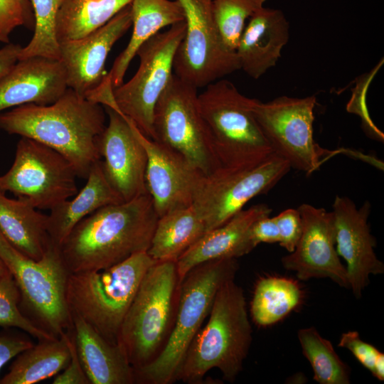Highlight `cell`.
<instances>
[{"mask_svg":"<svg viewBox=\"0 0 384 384\" xmlns=\"http://www.w3.org/2000/svg\"><path fill=\"white\" fill-rule=\"evenodd\" d=\"M301 290L292 279L267 277L260 279L254 291L251 315L259 326L276 324L300 303Z\"/></svg>","mask_w":384,"mask_h":384,"instance_id":"cell-30","label":"cell"},{"mask_svg":"<svg viewBox=\"0 0 384 384\" xmlns=\"http://www.w3.org/2000/svg\"><path fill=\"white\" fill-rule=\"evenodd\" d=\"M206 233L192 205L171 210L159 217L146 252L156 262H176Z\"/></svg>","mask_w":384,"mask_h":384,"instance_id":"cell-27","label":"cell"},{"mask_svg":"<svg viewBox=\"0 0 384 384\" xmlns=\"http://www.w3.org/2000/svg\"><path fill=\"white\" fill-rule=\"evenodd\" d=\"M208 317L186 353L177 380L203 383L206 374L218 368L232 383L242 370L252 343V326L244 292L234 279L219 288Z\"/></svg>","mask_w":384,"mask_h":384,"instance_id":"cell-3","label":"cell"},{"mask_svg":"<svg viewBox=\"0 0 384 384\" xmlns=\"http://www.w3.org/2000/svg\"><path fill=\"white\" fill-rule=\"evenodd\" d=\"M249 238L253 248L263 242L279 243V233L274 218L266 215L257 220L250 228Z\"/></svg>","mask_w":384,"mask_h":384,"instance_id":"cell-39","label":"cell"},{"mask_svg":"<svg viewBox=\"0 0 384 384\" xmlns=\"http://www.w3.org/2000/svg\"><path fill=\"white\" fill-rule=\"evenodd\" d=\"M70 332L60 338L38 341L20 353L0 384H33L58 375L71 358Z\"/></svg>","mask_w":384,"mask_h":384,"instance_id":"cell-28","label":"cell"},{"mask_svg":"<svg viewBox=\"0 0 384 384\" xmlns=\"http://www.w3.org/2000/svg\"><path fill=\"white\" fill-rule=\"evenodd\" d=\"M132 23L129 4L88 35L59 43L60 60L69 88L85 98L98 89L107 74L105 65L110 51Z\"/></svg>","mask_w":384,"mask_h":384,"instance_id":"cell-18","label":"cell"},{"mask_svg":"<svg viewBox=\"0 0 384 384\" xmlns=\"http://www.w3.org/2000/svg\"><path fill=\"white\" fill-rule=\"evenodd\" d=\"M33 345L31 341L20 336L9 334H0V370L11 358Z\"/></svg>","mask_w":384,"mask_h":384,"instance_id":"cell-40","label":"cell"},{"mask_svg":"<svg viewBox=\"0 0 384 384\" xmlns=\"http://www.w3.org/2000/svg\"><path fill=\"white\" fill-rule=\"evenodd\" d=\"M130 122L146 152V188L158 216L192 205L204 174L177 151L144 136Z\"/></svg>","mask_w":384,"mask_h":384,"instance_id":"cell-19","label":"cell"},{"mask_svg":"<svg viewBox=\"0 0 384 384\" xmlns=\"http://www.w3.org/2000/svg\"><path fill=\"white\" fill-rule=\"evenodd\" d=\"M267 0H212L214 22L225 46L235 50L249 19Z\"/></svg>","mask_w":384,"mask_h":384,"instance_id":"cell-33","label":"cell"},{"mask_svg":"<svg viewBox=\"0 0 384 384\" xmlns=\"http://www.w3.org/2000/svg\"><path fill=\"white\" fill-rule=\"evenodd\" d=\"M78 358L90 384H133L134 370L118 344L107 341L71 313Z\"/></svg>","mask_w":384,"mask_h":384,"instance_id":"cell-23","label":"cell"},{"mask_svg":"<svg viewBox=\"0 0 384 384\" xmlns=\"http://www.w3.org/2000/svg\"><path fill=\"white\" fill-rule=\"evenodd\" d=\"M68 88L60 60L42 56L18 60L0 80V112L28 103L50 105Z\"/></svg>","mask_w":384,"mask_h":384,"instance_id":"cell-20","label":"cell"},{"mask_svg":"<svg viewBox=\"0 0 384 384\" xmlns=\"http://www.w3.org/2000/svg\"><path fill=\"white\" fill-rule=\"evenodd\" d=\"M297 209L302 231L294 251L282 258L284 268L294 272L301 280L329 278L348 289L346 268L336 250L332 212L308 203Z\"/></svg>","mask_w":384,"mask_h":384,"instance_id":"cell-16","label":"cell"},{"mask_svg":"<svg viewBox=\"0 0 384 384\" xmlns=\"http://www.w3.org/2000/svg\"><path fill=\"white\" fill-rule=\"evenodd\" d=\"M48 215L38 212L23 198L6 196L0 189V230L19 251L40 260L51 245Z\"/></svg>","mask_w":384,"mask_h":384,"instance_id":"cell-26","label":"cell"},{"mask_svg":"<svg viewBox=\"0 0 384 384\" xmlns=\"http://www.w3.org/2000/svg\"><path fill=\"white\" fill-rule=\"evenodd\" d=\"M298 339L304 356L309 362L314 380L319 384H348L350 369L340 358L331 341L314 326L299 330Z\"/></svg>","mask_w":384,"mask_h":384,"instance_id":"cell-31","label":"cell"},{"mask_svg":"<svg viewBox=\"0 0 384 384\" xmlns=\"http://www.w3.org/2000/svg\"><path fill=\"white\" fill-rule=\"evenodd\" d=\"M202 116L221 167H253L274 154L254 115L252 98L227 80H218L198 95Z\"/></svg>","mask_w":384,"mask_h":384,"instance_id":"cell-7","label":"cell"},{"mask_svg":"<svg viewBox=\"0 0 384 384\" xmlns=\"http://www.w3.org/2000/svg\"><path fill=\"white\" fill-rule=\"evenodd\" d=\"M21 48L20 45L10 42L0 48V80L18 62Z\"/></svg>","mask_w":384,"mask_h":384,"instance_id":"cell-41","label":"cell"},{"mask_svg":"<svg viewBox=\"0 0 384 384\" xmlns=\"http://www.w3.org/2000/svg\"><path fill=\"white\" fill-rule=\"evenodd\" d=\"M197 90L173 75L154 108V140L177 151L208 175L221 165L200 110Z\"/></svg>","mask_w":384,"mask_h":384,"instance_id":"cell-10","label":"cell"},{"mask_svg":"<svg viewBox=\"0 0 384 384\" xmlns=\"http://www.w3.org/2000/svg\"><path fill=\"white\" fill-rule=\"evenodd\" d=\"M186 31L185 20L159 32L138 49L139 65L134 75L113 89L115 107L128 117L146 137L155 139L154 113L156 104L174 73L176 49Z\"/></svg>","mask_w":384,"mask_h":384,"instance_id":"cell-9","label":"cell"},{"mask_svg":"<svg viewBox=\"0 0 384 384\" xmlns=\"http://www.w3.org/2000/svg\"><path fill=\"white\" fill-rule=\"evenodd\" d=\"M72 330L69 336L70 360L63 371L55 377L53 384H90L78 358Z\"/></svg>","mask_w":384,"mask_h":384,"instance_id":"cell-38","label":"cell"},{"mask_svg":"<svg viewBox=\"0 0 384 384\" xmlns=\"http://www.w3.org/2000/svg\"><path fill=\"white\" fill-rule=\"evenodd\" d=\"M20 299L19 289L11 274L1 278L0 279V326L18 328L38 341L55 338L35 326L21 313L19 308Z\"/></svg>","mask_w":384,"mask_h":384,"instance_id":"cell-34","label":"cell"},{"mask_svg":"<svg viewBox=\"0 0 384 384\" xmlns=\"http://www.w3.org/2000/svg\"><path fill=\"white\" fill-rule=\"evenodd\" d=\"M0 259L19 289V308L28 319L55 338L73 329L65 298L70 272L60 248L51 245L36 261L15 247L0 230Z\"/></svg>","mask_w":384,"mask_h":384,"instance_id":"cell-8","label":"cell"},{"mask_svg":"<svg viewBox=\"0 0 384 384\" xmlns=\"http://www.w3.org/2000/svg\"><path fill=\"white\" fill-rule=\"evenodd\" d=\"M105 126L102 105L69 87L50 105L28 103L0 112V129L55 149L83 178L101 159L97 139Z\"/></svg>","mask_w":384,"mask_h":384,"instance_id":"cell-1","label":"cell"},{"mask_svg":"<svg viewBox=\"0 0 384 384\" xmlns=\"http://www.w3.org/2000/svg\"><path fill=\"white\" fill-rule=\"evenodd\" d=\"M273 218L279 230V245L292 252L302 231V221L299 210L288 208Z\"/></svg>","mask_w":384,"mask_h":384,"instance_id":"cell-37","label":"cell"},{"mask_svg":"<svg viewBox=\"0 0 384 384\" xmlns=\"http://www.w3.org/2000/svg\"><path fill=\"white\" fill-rule=\"evenodd\" d=\"M181 281L176 262H156L144 274L125 314L117 344L133 370L152 361L171 331Z\"/></svg>","mask_w":384,"mask_h":384,"instance_id":"cell-5","label":"cell"},{"mask_svg":"<svg viewBox=\"0 0 384 384\" xmlns=\"http://www.w3.org/2000/svg\"><path fill=\"white\" fill-rule=\"evenodd\" d=\"M275 153L250 168H219L203 175L192 206L204 221L206 232L226 223L255 196L267 193L290 171Z\"/></svg>","mask_w":384,"mask_h":384,"instance_id":"cell-13","label":"cell"},{"mask_svg":"<svg viewBox=\"0 0 384 384\" xmlns=\"http://www.w3.org/2000/svg\"><path fill=\"white\" fill-rule=\"evenodd\" d=\"M107 178L101 159L91 167L84 187L71 200H65L50 210L47 230L52 245L60 248L73 228L95 210L124 202Z\"/></svg>","mask_w":384,"mask_h":384,"instance_id":"cell-24","label":"cell"},{"mask_svg":"<svg viewBox=\"0 0 384 384\" xmlns=\"http://www.w3.org/2000/svg\"><path fill=\"white\" fill-rule=\"evenodd\" d=\"M338 346L348 349L354 357L380 381L384 380V354L363 341L359 334L349 331L341 334Z\"/></svg>","mask_w":384,"mask_h":384,"instance_id":"cell-35","label":"cell"},{"mask_svg":"<svg viewBox=\"0 0 384 384\" xmlns=\"http://www.w3.org/2000/svg\"><path fill=\"white\" fill-rule=\"evenodd\" d=\"M186 23L184 36L174 58V75L200 88L240 69L235 50L223 41L211 10L212 0H177Z\"/></svg>","mask_w":384,"mask_h":384,"instance_id":"cell-14","label":"cell"},{"mask_svg":"<svg viewBox=\"0 0 384 384\" xmlns=\"http://www.w3.org/2000/svg\"><path fill=\"white\" fill-rule=\"evenodd\" d=\"M132 0H63L56 18L58 43L82 38L100 28Z\"/></svg>","mask_w":384,"mask_h":384,"instance_id":"cell-29","label":"cell"},{"mask_svg":"<svg viewBox=\"0 0 384 384\" xmlns=\"http://www.w3.org/2000/svg\"><path fill=\"white\" fill-rule=\"evenodd\" d=\"M235 52L240 69L258 79L274 67L289 38V24L279 9L262 7L249 19Z\"/></svg>","mask_w":384,"mask_h":384,"instance_id":"cell-22","label":"cell"},{"mask_svg":"<svg viewBox=\"0 0 384 384\" xmlns=\"http://www.w3.org/2000/svg\"><path fill=\"white\" fill-rule=\"evenodd\" d=\"M77 173L55 149L21 137L14 162L0 176V189L23 198L36 209L49 210L76 195Z\"/></svg>","mask_w":384,"mask_h":384,"instance_id":"cell-12","label":"cell"},{"mask_svg":"<svg viewBox=\"0 0 384 384\" xmlns=\"http://www.w3.org/2000/svg\"><path fill=\"white\" fill-rule=\"evenodd\" d=\"M314 95L298 98L281 96L267 102L252 98L255 119L274 152L291 169L309 175L331 153L314 139Z\"/></svg>","mask_w":384,"mask_h":384,"instance_id":"cell-11","label":"cell"},{"mask_svg":"<svg viewBox=\"0 0 384 384\" xmlns=\"http://www.w3.org/2000/svg\"><path fill=\"white\" fill-rule=\"evenodd\" d=\"M11 274L4 263L0 259V279Z\"/></svg>","mask_w":384,"mask_h":384,"instance_id":"cell-42","label":"cell"},{"mask_svg":"<svg viewBox=\"0 0 384 384\" xmlns=\"http://www.w3.org/2000/svg\"><path fill=\"white\" fill-rule=\"evenodd\" d=\"M159 216L148 193L102 207L81 220L60 247L70 273L95 271L146 252Z\"/></svg>","mask_w":384,"mask_h":384,"instance_id":"cell-2","label":"cell"},{"mask_svg":"<svg viewBox=\"0 0 384 384\" xmlns=\"http://www.w3.org/2000/svg\"><path fill=\"white\" fill-rule=\"evenodd\" d=\"M131 38L114 60L107 76L113 89L123 83L127 70L139 47L163 28L185 20L184 11L177 1L132 0Z\"/></svg>","mask_w":384,"mask_h":384,"instance_id":"cell-25","label":"cell"},{"mask_svg":"<svg viewBox=\"0 0 384 384\" xmlns=\"http://www.w3.org/2000/svg\"><path fill=\"white\" fill-rule=\"evenodd\" d=\"M28 0H0V41L9 43V36L17 27L31 23Z\"/></svg>","mask_w":384,"mask_h":384,"instance_id":"cell-36","label":"cell"},{"mask_svg":"<svg viewBox=\"0 0 384 384\" xmlns=\"http://www.w3.org/2000/svg\"><path fill=\"white\" fill-rule=\"evenodd\" d=\"M105 110L108 124L97 139L102 169L113 188L128 201L147 193V155L129 118L111 107Z\"/></svg>","mask_w":384,"mask_h":384,"instance_id":"cell-17","label":"cell"},{"mask_svg":"<svg viewBox=\"0 0 384 384\" xmlns=\"http://www.w3.org/2000/svg\"><path fill=\"white\" fill-rule=\"evenodd\" d=\"M28 1L34 13V33L30 42L21 48L18 60L34 56L60 60L56 18L63 0Z\"/></svg>","mask_w":384,"mask_h":384,"instance_id":"cell-32","label":"cell"},{"mask_svg":"<svg viewBox=\"0 0 384 384\" xmlns=\"http://www.w3.org/2000/svg\"><path fill=\"white\" fill-rule=\"evenodd\" d=\"M239 268L236 258L213 260L191 269L181 280L174 324L159 355L134 370V383L171 384L178 375L186 353L208 318L215 294Z\"/></svg>","mask_w":384,"mask_h":384,"instance_id":"cell-4","label":"cell"},{"mask_svg":"<svg viewBox=\"0 0 384 384\" xmlns=\"http://www.w3.org/2000/svg\"><path fill=\"white\" fill-rule=\"evenodd\" d=\"M371 205L365 201L358 208L348 197L336 196L333 203L336 250L346 262L348 289L360 298L370 275L384 273V265L377 257L376 242L368 223Z\"/></svg>","mask_w":384,"mask_h":384,"instance_id":"cell-15","label":"cell"},{"mask_svg":"<svg viewBox=\"0 0 384 384\" xmlns=\"http://www.w3.org/2000/svg\"><path fill=\"white\" fill-rule=\"evenodd\" d=\"M271 212L267 204L254 205L206 232L176 261L180 281L200 264L223 258L237 259L251 252L254 248L249 238L250 228L257 220L270 215Z\"/></svg>","mask_w":384,"mask_h":384,"instance_id":"cell-21","label":"cell"},{"mask_svg":"<svg viewBox=\"0 0 384 384\" xmlns=\"http://www.w3.org/2000/svg\"><path fill=\"white\" fill-rule=\"evenodd\" d=\"M155 262L146 252H141L106 269L70 273L65 298L70 312L117 344L125 314L144 274Z\"/></svg>","mask_w":384,"mask_h":384,"instance_id":"cell-6","label":"cell"}]
</instances>
